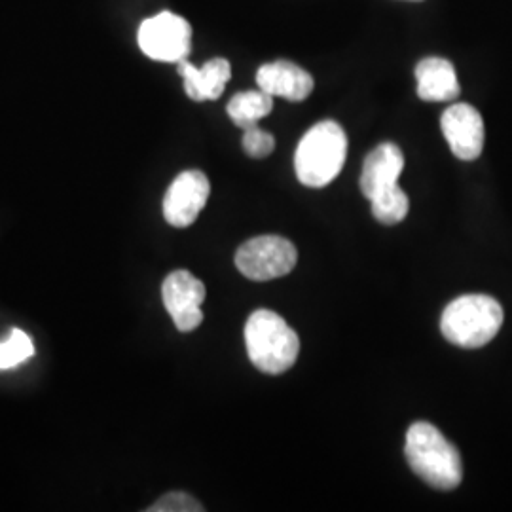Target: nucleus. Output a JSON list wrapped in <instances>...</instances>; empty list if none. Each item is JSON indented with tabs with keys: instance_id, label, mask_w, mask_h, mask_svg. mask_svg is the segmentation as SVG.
Listing matches in <instances>:
<instances>
[{
	"instance_id": "nucleus-10",
	"label": "nucleus",
	"mask_w": 512,
	"mask_h": 512,
	"mask_svg": "<svg viewBox=\"0 0 512 512\" xmlns=\"http://www.w3.org/2000/svg\"><path fill=\"white\" fill-rule=\"evenodd\" d=\"M256 84L272 97L300 103L313 92V76L293 61H272L256 71Z\"/></svg>"
},
{
	"instance_id": "nucleus-14",
	"label": "nucleus",
	"mask_w": 512,
	"mask_h": 512,
	"mask_svg": "<svg viewBox=\"0 0 512 512\" xmlns=\"http://www.w3.org/2000/svg\"><path fill=\"white\" fill-rule=\"evenodd\" d=\"M274 109V97L262 92L260 88L253 92L236 93L228 103V116L241 129L256 126L262 118H266Z\"/></svg>"
},
{
	"instance_id": "nucleus-4",
	"label": "nucleus",
	"mask_w": 512,
	"mask_h": 512,
	"mask_svg": "<svg viewBox=\"0 0 512 512\" xmlns=\"http://www.w3.org/2000/svg\"><path fill=\"white\" fill-rule=\"evenodd\" d=\"M245 346L251 363L264 374H283L293 368L300 340L293 327L275 311L256 310L245 323Z\"/></svg>"
},
{
	"instance_id": "nucleus-8",
	"label": "nucleus",
	"mask_w": 512,
	"mask_h": 512,
	"mask_svg": "<svg viewBox=\"0 0 512 512\" xmlns=\"http://www.w3.org/2000/svg\"><path fill=\"white\" fill-rule=\"evenodd\" d=\"M211 194V184L205 173L188 169L167 188L164 198V217L175 228L192 226Z\"/></svg>"
},
{
	"instance_id": "nucleus-9",
	"label": "nucleus",
	"mask_w": 512,
	"mask_h": 512,
	"mask_svg": "<svg viewBox=\"0 0 512 512\" xmlns=\"http://www.w3.org/2000/svg\"><path fill=\"white\" fill-rule=\"evenodd\" d=\"M440 129L448 141L452 154L458 160L473 162L482 154L484 120L475 107L467 103L448 107L440 118Z\"/></svg>"
},
{
	"instance_id": "nucleus-3",
	"label": "nucleus",
	"mask_w": 512,
	"mask_h": 512,
	"mask_svg": "<svg viewBox=\"0 0 512 512\" xmlns=\"http://www.w3.org/2000/svg\"><path fill=\"white\" fill-rule=\"evenodd\" d=\"M501 304L488 294H465L446 306L440 317L444 338L465 349L484 348L503 327Z\"/></svg>"
},
{
	"instance_id": "nucleus-7",
	"label": "nucleus",
	"mask_w": 512,
	"mask_h": 512,
	"mask_svg": "<svg viewBox=\"0 0 512 512\" xmlns=\"http://www.w3.org/2000/svg\"><path fill=\"white\" fill-rule=\"evenodd\" d=\"M162 298L177 330L192 332L202 325L205 285L198 277L186 270L167 275L162 285Z\"/></svg>"
},
{
	"instance_id": "nucleus-17",
	"label": "nucleus",
	"mask_w": 512,
	"mask_h": 512,
	"mask_svg": "<svg viewBox=\"0 0 512 512\" xmlns=\"http://www.w3.org/2000/svg\"><path fill=\"white\" fill-rule=\"evenodd\" d=\"M243 139L241 147L251 156V158H266L274 152L275 139L272 133L264 129L253 126V128L243 129Z\"/></svg>"
},
{
	"instance_id": "nucleus-5",
	"label": "nucleus",
	"mask_w": 512,
	"mask_h": 512,
	"mask_svg": "<svg viewBox=\"0 0 512 512\" xmlns=\"http://www.w3.org/2000/svg\"><path fill=\"white\" fill-rule=\"evenodd\" d=\"M298 253L289 239L281 236H258L245 241L236 253L239 274L251 281H272L291 274Z\"/></svg>"
},
{
	"instance_id": "nucleus-16",
	"label": "nucleus",
	"mask_w": 512,
	"mask_h": 512,
	"mask_svg": "<svg viewBox=\"0 0 512 512\" xmlns=\"http://www.w3.org/2000/svg\"><path fill=\"white\" fill-rule=\"evenodd\" d=\"M35 348L31 338L23 330L14 329L10 332V338L0 344V370H8L21 365L29 357H33Z\"/></svg>"
},
{
	"instance_id": "nucleus-6",
	"label": "nucleus",
	"mask_w": 512,
	"mask_h": 512,
	"mask_svg": "<svg viewBox=\"0 0 512 512\" xmlns=\"http://www.w3.org/2000/svg\"><path fill=\"white\" fill-rule=\"evenodd\" d=\"M141 52L160 63H179L192 50L190 23L173 12H160L145 19L137 31Z\"/></svg>"
},
{
	"instance_id": "nucleus-19",
	"label": "nucleus",
	"mask_w": 512,
	"mask_h": 512,
	"mask_svg": "<svg viewBox=\"0 0 512 512\" xmlns=\"http://www.w3.org/2000/svg\"><path fill=\"white\" fill-rule=\"evenodd\" d=\"M416 2H420V0H416Z\"/></svg>"
},
{
	"instance_id": "nucleus-15",
	"label": "nucleus",
	"mask_w": 512,
	"mask_h": 512,
	"mask_svg": "<svg viewBox=\"0 0 512 512\" xmlns=\"http://www.w3.org/2000/svg\"><path fill=\"white\" fill-rule=\"evenodd\" d=\"M370 207H372L374 219L382 222L385 226H395L406 219L410 202H408V196L404 194L403 188L399 184H395V186H389L382 192H378L374 198H370Z\"/></svg>"
},
{
	"instance_id": "nucleus-11",
	"label": "nucleus",
	"mask_w": 512,
	"mask_h": 512,
	"mask_svg": "<svg viewBox=\"0 0 512 512\" xmlns=\"http://www.w3.org/2000/svg\"><path fill=\"white\" fill-rule=\"evenodd\" d=\"M179 74L183 78L184 92L192 101H215L219 99L228 80L232 78V65L224 57L209 59L203 67H196L190 61H179Z\"/></svg>"
},
{
	"instance_id": "nucleus-18",
	"label": "nucleus",
	"mask_w": 512,
	"mask_h": 512,
	"mask_svg": "<svg viewBox=\"0 0 512 512\" xmlns=\"http://www.w3.org/2000/svg\"><path fill=\"white\" fill-rule=\"evenodd\" d=\"M150 512H202L200 501L184 492H171L160 497L150 509Z\"/></svg>"
},
{
	"instance_id": "nucleus-13",
	"label": "nucleus",
	"mask_w": 512,
	"mask_h": 512,
	"mask_svg": "<svg viewBox=\"0 0 512 512\" xmlns=\"http://www.w3.org/2000/svg\"><path fill=\"white\" fill-rule=\"evenodd\" d=\"M418 95L429 103L454 101L461 92L458 73L444 57H425L416 67Z\"/></svg>"
},
{
	"instance_id": "nucleus-12",
	"label": "nucleus",
	"mask_w": 512,
	"mask_h": 512,
	"mask_svg": "<svg viewBox=\"0 0 512 512\" xmlns=\"http://www.w3.org/2000/svg\"><path fill=\"white\" fill-rule=\"evenodd\" d=\"M404 169V154L395 143H382L365 158L361 173V192L365 198H374L389 186L399 184Z\"/></svg>"
},
{
	"instance_id": "nucleus-2",
	"label": "nucleus",
	"mask_w": 512,
	"mask_h": 512,
	"mask_svg": "<svg viewBox=\"0 0 512 512\" xmlns=\"http://www.w3.org/2000/svg\"><path fill=\"white\" fill-rule=\"evenodd\" d=\"M346 156V131L332 120L319 122L298 143L294 154L296 177L304 186L323 188L340 175Z\"/></svg>"
},
{
	"instance_id": "nucleus-1",
	"label": "nucleus",
	"mask_w": 512,
	"mask_h": 512,
	"mask_svg": "<svg viewBox=\"0 0 512 512\" xmlns=\"http://www.w3.org/2000/svg\"><path fill=\"white\" fill-rule=\"evenodd\" d=\"M404 456L410 469L435 490H456L463 480L458 448L427 421L410 425L406 433Z\"/></svg>"
}]
</instances>
